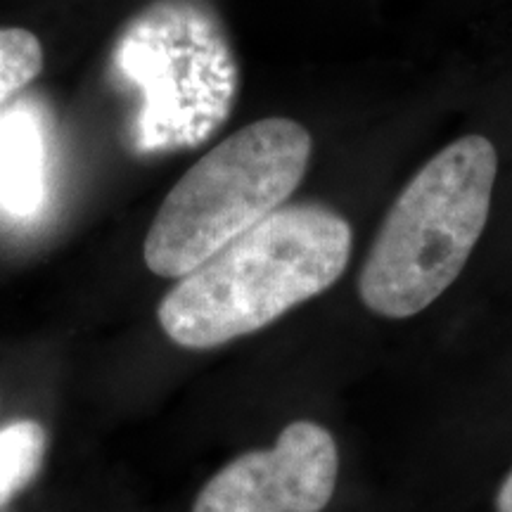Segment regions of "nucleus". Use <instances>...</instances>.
<instances>
[{
	"label": "nucleus",
	"instance_id": "obj_1",
	"mask_svg": "<svg viewBox=\"0 0 512 512\" xmlns=\"http://www.w3.org/2000/svg\"><path fill=\"white\" fill-rule=\"evenodd\" d=\"M349 256L351 226L337 211L280 207L183 275L159 304V325L178 347H221L330 290Z\"/></svg>",
	"mask_w": 512,
	"mask_h": 512
},
{
	"label": "nucleus",
	"instance_id": "obj_2",
	"mask_svg": "<svg viewBox=\"0 0 512 512\" xmlns=\"http://www.w3.org/2000/svg\"><path fill=\"white\" fill-rule=\"evenodd\" d=\"M498 174L484 136L446 145L389 209L358 278V294L384 318H411L456 283L489 221Z\"/></svg>",
	"mask_w": 512,
	"mask_h": 512
},
{
	"label": "nucleus",
	"instance_id": "obj_3",
	"mask_svg": "<svg viewBox=\"0 0 512 512\" xmlns=\"http://www.w3.org/2000/svg\"><path fill=\"white\" fill-rule=\"evenodd\" d=\"M112 74L140 95L131 126L138 155L202 145L226 124L238 62L223 22L204 0H157L121 27Z\"/></svg>",
	"mask_w": 512,
	"mask_h": 512
},
{
	"label": "nucleus",
	"instance_id": "obj_4",
	"mask_svg": "<svg viewBox=\"0 0 512 512\" xmlns=\"http://www.w3.org/2000/svg\"><path fill=\"white\" fill-rule=\"evenodd\" d=\"M311 133L268 117L228 136L171 188L145 238V264L183 278L280 209L309 169Z\"/></svg>",
	"mask_w": 512,
	"mask_h": 512
},
{
	"label": "nucleus",
	"instance_id": "obj_5",
	"mask_svg": "<svg viewBox=\"0 0 512 512\" xmlns=\"http://www.w3.org/2000/svg\"><path fill=\"white\" fill-rule=\"evenodd\" d=\"M337 444L325 427L297 420L268 451H249L209 479L192 512H320L337 484Z\"/></svg>",
	"mask_w": 512,
	"mask_h": 512
},
{
	"label": "nucleus",
	"instance_id": "obj_6",
	"mask_svg": "<svg viewBox=\"0 0 512 512\" xmlns=\"http://www.w3.org/2000/svg\"><path fill=\"white\" fill-rule=\"evenodd\" d=\"M46 195V147L38 117L15 105L0 117V207L34 216Z\"/></svg>",
	"mask_w": 512,
	"mask_h": 512
},
{
	"label": "nucleus",
	"instance_id": "obj_7",
	"mask_svg": "<svg viewBox=\"0 0 512 512\" xmlns=\"http://www.w3.org/2000/svg\"><path fill=\"white\" fill-rule=\"evenodd\" d=\"M46 430L36 420H19L0 430V505L27 486L41 470Z\"/></svg>",
	"mask_w": 512,
	"mask_h": 512
},
{
	"label": "nucleus",
	"instance_id": "obj_8",
	"mask_svg": "<svg viewBox=\"0 0 512 512\" xmlns=\"http://www.w3.org/2000/svg\"><path fill=\"white\" fill-rule=\"evenodd\" d=\"M43 69V46L36 34L0 27V107L8 105Z\"/></svg>",
	"mask_w": 512,
	"mask_h": 512
},
{
	"label": "nucleus",
	"instance_id": "obj_9",
	"mask_svg": "<svg viewBox=\"0 0 512 512\" xmlns=\"http://www.w3.org/2000/svg\"><path fill=\"white\" fill-rule=\"evenodd\" d=\"M496 510L498 512H512V472L505 477V482L501 484L496 496Z\"/></svg>",
	"mask_w": 512,
	"mask_h": 512
}]
</instances>
